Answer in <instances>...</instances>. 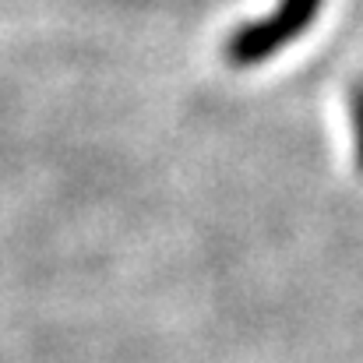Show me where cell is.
<instances>
[{
	"instance_id": "obj_2",
	"label": "cell",
	"mask_w": 363,
	"mask_h": 363,
	"mask_svg": "<svg viewBox=\"0 0 363 363\" xmlns=\"http://www.w3.org/2000/svg\"><path fill=\"white\" fill-rule=\"evenodd\" d=\"M350 121H353V138H357V166L363 173V82L350 89Z\"/></svg>"
},
{
	"instance_id": "obj_1",
	"label": "cell",
	"mask_w": 363,
	"mask_h": 363,
	"mask_svg": "<svg viewBox=\"0 0 363 363\" xmlns=\"http://www.w3.org/2000/svg\"><path fill=\"white\" fill-rule=\"evenodd\" d=\"M325 0H279V7L261 18L240 25L230 39H226V60L233 67H257L268 57H275L279 50H286L293 39H300L314 18L321 14Z\"/></svg>"
}]
</instances>
